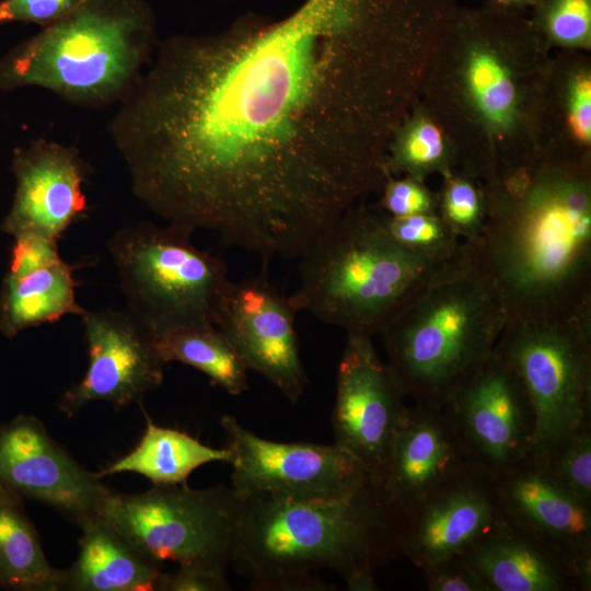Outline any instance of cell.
Wrapping results in <instances>:
<instances>
[{"label":"cell","instance_id":"obj_1","mask_svg":"<svg viewBox=\"0 0 591 591\" xmlns=\"http://www.w3.org/2000/svg\"><path fill=\"white\" fill-rule=\"evenodd\" d=\"M398 32L373 0H306L159 43L108 124L132 194L266 263L299 257L385 175L371 80Z\"/></svg>","mask_w":591,"mask_h":591},{"label":"cell","instance_id":"obj_2","mask_svg":"<svg viewBox=\"0 0 591 591\" xmlns=\"http://www.w3.org/2000/svg\"><path fill=\"white\" fill-rule=\"evenodd\" d=\"M239 499L232 564L255 590H334L316 576L328 569L351 591H373V572L402 555L404 513L372 477L329 494Z\"/></svg>","mask_w":591,"mask_h":591},{"label":"cell","instance_id":"obj_3","mask_svg":"<svg viewBox=\"0 0 591 591\" xmlns=\"http://www.w3.org/2000/svg\"><path fill=\"white\" fill-rule=\"evenodd\" d=\"M476 260L509 318L563 317L591 308V198L576 169L517 170L486 197Z\"/></svg>","mask_w":591,"mask_h":591},{"label":"cell","instance_id":"obj_4","mask_svg":"<svg viewBox=\"0 0 591 591\" xmlns=\"http://www.w3.org/2000/svg\"><path fill=\"white\" fill-rule=\"evenodd\" d=\"M508 318L472 244L467 256L410 296L379 335L405 396L442 405L493 355Z\"/></svg>","mask_w":591,"mask_h":591},{"label":"cell","instance_id":"obj_5","mask_svg":"<svg viewBox=\"0 0 591 591\" xmlns=\"http://www.w3.org/2000/svg\"><path fill=\"white\" fill-rule=\"evenodd\" d=\"M158 44L147 0H84L0 58V92L38 86L80 107L119 104Z\"/></svg>","mask_w":591,"mask_h":591},{"label":"cell","instance_id":"obj_6","mask_svg":"<svg viewBox=\"0 0 591 591\" xmlns=\"http://www.w3.org/2000/svg\"><path fill=\"white\" fill-rule=\"evenodd\" d=\"M471 250L467 243L454 256L416 252L391 236L381 213L350 207L298 257L300 281L291 298L299 312L372 337L410 296Z\"/></svg>","mask_w":591,"mask_h":591},{"label":"cell","instance_id":"obj_7","mask_svg":"<svg viewBox=\"0 0 591 591\" xmlns=\"http://www.w3.org/2000/svg\"><path fill=\"white\" fill-rule=\"evenodd\" d=\"M193 233L144 221L119 229L107 243L125 309L152 337L178 326L213 324L229 271L222 258L193 244Z\"/></svg>","mask_w":591,"mask_h":591},{"label":"cell","instance_id":"obj_8","mask_svg":"<svg viewBox=\"0 0 591 591\" xmlns=\"http://www.w3.org/2000/svg\"><path fill=\"white\" fill-rule=\"evenodd\" d=\"M496 350L517 372L533 407L530 456L545 462L591 424V308L563 317L508 320Z\"/></svg>","mask_w":591,"mask_h":591},{"label":"cell","instance_id":"obj_9","mask_svg":"<svg viewBox=\"0 0 591 591\" xmlns=\"http://www.w3.org/2000/svg\"><path fill=\"white\" fill-rule=\"evenodd\" d=\"M240 499L227 486L187 484L111 490L97 517L152 559L227 568L233 561Z\"/></svg>","mask_w":591,"mask_h":591},{"label":"cell","instance_id":"obj_10","mask_svg":"<svg viewBox=\"0 0 591 591\" xmlns=\"http://www.w3.org/2000/svg\"><path fill=\"white\" fill-rule=\"evenodd\" d=\"M442 407L468 463L493 477L531 455L535 437L533 407L517 372L496 349Z\"/></svg>","mask_w":591,"mask_h":591},{"label":"cell","instance_id":"obj_11","mask_svg":"<svg viewBox=\"0 0 591 591\" xmlns=\"http://www.w3.org/2000/svg\"><path fill=\"white\" fill-rule=\"evenodd\" d=\"M298 312L291 296L259 274L229 280L212 316L246 369L264 376L292 404L308 386L296 328Z\"/></svg>","mask_w":591,"mask_h":591},{"label":"cell","instance_id":"obj_12","mask_svg":"<svg viewBox=\"0 0 591 591\" xmlns=\"http://www.w3.org/2000/svg\"><path fill=\"white\" fill-rule=\"evenodd\" d=\"M405 397L371 336L347 333L332 414L334 444L351 454L379 483L407 409Z\"/></svg>","mask_w":591,"mask_h":591},{"label":"cell","instance_id":"obj_13","mask_svg":"<svg viewBox=\"0 0 591 591\" xmlns=\"http://www.w3.org/2000/svg\"><path fill=\"white\" fill-rule=\"evenodd\" d=\"M220 422L232 452L231 487L240 498L329 494L371 477L334 443L277 442L257 436L233 416Z\"/></svg>","mask_w":591,"mask_h":591},{"label":"cell","instance_id":"obj_14","mask_svg":"<svg viewBox=\"0 0 591 591\" xmlns=\"http://www.w3.org/2000/svg\"><path fill=\"white\" fill-rule=\"evenodd\" d=\"M0 486L56 509L78 526L97 515L112 490L32 415L0 426Z\"/></svg>","mask_w":591,"mask_h":591},{"label":"cell","instance_id":"obj_15","mask_svg":"<svg viewBox=\"0 0 591 591\" xmlns=\"http://www.w3.org/2000/svg\"><path fill=\"white\" fill-rule=\"evenodd\" d=\"M88 349V368L82 379L59 401L67 416L89 403L103 401L116 409L141 403L158 389L165 362L152 335L126 309L88 311L80 316Z\"/></svg>","mask_w":591,"mask_h":591},{"label":"cell","instance_id":"obj_16","mask_svg":"<svg viewBox=\"0 0 591 591\" xmlns=\"http://www.w3.org/2000/svg\"><path fill=\"white\" fill-rule=\"evenodd\" d=\"M403 513L402 555L420 569L464 555L506 519L496 478L473 465Z\"/></svg>","mask_w":591,"mask_h":591},{"label":"cell","instance_id":"obj_17","mask_svg":"<svg viewBox=\"0 0 591 591\" xmlns=\"http://www.w3.org/2000/svg\"><path fill=\"white\" fill-rule=\"evenodd\" d=\"M16 187L1 230L13 237L39 234L58 241L88 212L83 183L90 165L74 146L37 138L13 152Z\"/></svg>","mask_w":591,"mask_h":591},{"label":"cell","instance_id":"obj_18","mask_svg":"<svg viewBox=\"0 0 591 591\" xmlns=\"http://www.w3.org/2000/svg\"><path fill=\"white\" fill-rule=\"evenodd\" d=\"M496 483L506 518L566 556L591 584V506L531 456Z\"/></svg>","mask_w":591,"mask_h":591},{"label":"cell","instance_id":"obj_19","mask_svg":"<svg viewBox=\"0 0 591 591\" xmlns=\"http://www.w3.org/2000/svg\"><path fill=\"white\" fill-rule=\"evenodd\" d=\"M470 465L442 405L415 402L394 437L381 485L404 512Z\"/></svg>","mask_w":591,"mask_h":591},{"label":"cell","instance_id":"obj_20","mask_svg":"<svg viewBox=\"0 0 591 591\" xmlns=\"http://www.w3.org/2000/svg\"><path fill=\"white\" fill-rule=\"evenodd\" d=\"M462 557L488 591H590L576 566L507 518Z\"/></svg>","mask_w":591,"mask_h":591},{"label":"cell","instance_id":"obj_21","mask_svg":"<svg viewBox=\"0 0 591 591\" xmlns=\"http://www.w3.org/2000/svg\"><path fill=\"white\" fill-rule=\"evenodd\" d=\"M79 554L58 569L57 591H155L159 563L95 515L80 526Z\"/></svg>","mask_w":591,"mask_h":591},{"label":"cell","instance_id":"obj_22","mask_svg":"<svg viewBox=\"0 0 591 591\" xmlns=\"http://www.w3.org/2000/svg\"><path fill=\"white\" fill-rule=\"evenodd\" d=\"M74 266L62 258L23 273L7 275L0 290V332L8 338L85 309L76 297Z\"/></svg>","mask_w":591,"mask_h":591},{"label":"cell","instance_id":"obj_23","mask_svg":"<svg viewBox=\"0 0 591 591\" xmlns=\"http://www.w3.org/2000/svg\"><path fill=\"white\" fill-rule=\"evenodd\" d=\"M211 462L230 464L231 450L206 445L184 431L159 426L147 416L138 444L95 474L102 478L118 473H134L157 486L178 485L185 484L196 468Z\"/></svg>","mask_w":591,"mask_h":591},{"label":"cell","instance_id":"obj_24","mask_svg":"<svg viewBox=\"0 0 591 591\" xmlns=\"http://www.w3.org/2000/svg\"><path fill=\"white\" fill-rule=\"evenodd\" d=\"M57 575L25 511L24 499L0 486V588L57 591Z\"/></svg>","mask_w":591,"mask_h":591},{"label":"cell","instance_id":"obj_25","mask_svg":"<svg viewBox=\"0 0 591 591\" xmlns=\"http://www.w3.org/2000/svg\"><path fill=\"white\" fill-rule=\"evenodd\" d=\"M153 340L165 363L187 364L230 395H240L247 390L248 370L215 324L174 327L153 336Z\"/></svg>","mask_w":591,"mask_h":591},{"label":"cell","instance_id":"obj_26","mask_svg":"<svg viewBox=\"0 0 591 591\" xmlns=\"http://www.w3.org/2000/svg\"><path fill=\"white\" fill-rule=\"evenodd\" d=\"M466 81L483 116L495 126L508 125L515 109L517 91L503 62L488 50H475L467 60Z\"/></svg>","mask_w":591,"mask_h":591},{"label":"cell","instance_id":"obj_27","mask_svg":"<svg viewBox=\"0 0 591 591\" xmlns=\"http://www.w3.org/2000/svg\"><path fill=\"white\" fill-rule=\"evenodd\" d=\"M437 215L465 243H477L485 230L487 204L474 184L465 177L448 181Z\"/></svg>","mask_w":591,"mask_h":591},{"label":"cell","instance_id":"obj_28","mask_svg":"<svg viewBox=\"0 0 591 591\" xmlns=\"http://www.w3.org/2000/svg\"><path fill=\"white\" fill-rule=\"evenodd\" d=\"M381 220L393 239L422 254L454 256L467 246V243L460 240L437 213L404 218H392L381 213Z\"/></svg>","mask_w":591,"mask_h":591},{"label":"cell","instance_id":"obj_29","mask_svg":"<svg viewBox=\"0 0 591 591\" xmlns=\"http://www.w3.org/2000/svg\"><path fill=\"white\" fill-rule=\"evenodd\" d=\"M447 148L441 131L429 121L415 125L384 162V171L406 170L414 178L445 165Z\"/></svg>","mask_w":591,"mask_h":591},{"label":"cell","instance_id":"obj_30","mask_svg":"<svg viewBox=\"0 0 591 591\" xmlns=\"http://www.w3.org/2000/svg\"><path fill=\"white\" fill-rule=\"evenodd\" d=\"M541 463L568 491L591 506V424L580 428Z\"/></svg>","mask_w":591,"mask_h":591},{"label":"cell","instance_id":"obj_31","mask_svg":"<svg viewBox=\"0 0 591 591\" xmlns=\"http://www.w3.org/2000/svg\"><path fill=\"white\" fill-rule=\"evenodd\" d=\"M540 19L552 37L564 44L586 43L591 32V0H545Z\"/></svg>","mask_w":591,"mask_h":591},{"label":"cell","instance_id":"obj_32","mask_svg":"<svg viewBox=\"0 0 591 591\" xmlns=\"http://www.w3.org/2000/svg\"><path fill=\"white\" fill-rule=\"evenodd\" d=\"M381 205L384 215L392 218L437 213V201L414 177L390 179L384 186Z\"/></svg>","mask_w":591,"mask_h":591},{"label":"cell","instance_id":"obj_33","mask_svg":"<svg viewBox=\"0 0 591 591\" xmlns=\"http://www.w3.org/2000/svg\"><path fill=\"white\" fill-rule=\"evenodd\" d=\"M227 568L189 564L178 565L175 571H162L155 591H229Z\"/></svg>","mask_w":591,"mask_h":591},{"label":"cell","instance_id":"obj_34","mask_svg":"<svg viewBox=\"0 0 591 591\" xmlns=\"http://www.w3.org/2000/svg\"><path fill=\"white\" fill-rule=\"evenodd\" d=\"M84 0H0V26L8 23H33L48 26L62 19Z\"/></svg>","mask_w":591,"mask_h":591},{"label":"cell","instance_id":"obj_35","mask_svg":"<svg viewBox=\"0 0 591 591\" xmlns=\"http://www.w3.org/2000/svg\"><path fill=\"white\" fill-rule=\"evenodd\" d=\"M421 570L430 591H488L483 579L462 556L443 559Z\"/></svg>","mask_w":591,"mask_h":591},{"label":"cell","instance_id":"obj_36","mask_svg":"<svg viewBox=\"0 0 591 591\" xmlns=\"http://www.w3.org/2000/svg\"><path fill=\"white\" fill-rule=\"evenodd\" d=\"M58 241L34 233L14 236L7 275L18 276L60 259Z\"/></svg>","mask_w":591,"mask_h":591},{"label":"cell","instance_id":"obj_37","mask_svg":"<svg viewBox=\"0 0 591 591\" xmlns=\"http://www.w3.org/2000/svg\"><path fill=\"white\" fill-rule=\"evenodd\" d=\"M569 120L578 139L588 143L591 139V81L589 76H579L571 84Z\"/></svg>","mask_w":591,"mask_h":591},{"label":"cell","instance_id":"obj_38","mask_svg":"<svg viewBox=\"0 0 591 591\" xmlns=\"http://www.w3.org/2000/svg\"><path fill=\"white\" fill-rule=\"evenodd\" d=\"M497 1L506 5H522V4H528L531 2H536L540 0H497Z\"/></svg>","mask_w":591,"mask_h":591}]
</instances>
